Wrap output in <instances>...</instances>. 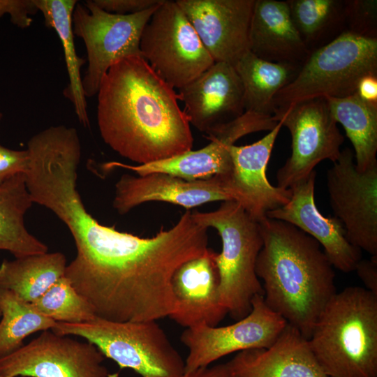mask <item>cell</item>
I'll return each instance as SVG.
<instances>
[{"label":"cell","mask_w":377,"mask_h":377,"mask_svg":"<svg viewBox=\"0 0 377 377\" xmlns=\"http://www.w3.org/2000/svg\"><path fill=\"white\" fill-rule=\"evenodd\" d=\"M40 205L68 228L76 248L65 276L93 307L96 317L114 322L158 320L175 308L171 279L184 262L208 249L207 228L186 211L178 222L143 238L101 224L85 209L77 178L50 184Z\"/></svg>","instance_id":"1"},{"label":"cell","mask_w":377,"mask_h":377,"mask_svg":"<svg viewBox=\"0 0 377 377\" xmlns=\"http://www.w3.org/2000/svg\"><path fill=\"white\" fill-rule=\"evenodd\" d=\"M96 95L101 138L121 156L142 165L191 150L193 138L178 93L142 57L111 66Z\"/></svg>","instance_id":"2"},{"label":"cell","mask_w":377,"mask_h":377,"mask_svg":"<svg viewBox=\"0 0 377 377\" xmlns=\"http://www.w3.org/2000/svg\"><path fill=\"white\" fill-rule=\"evenodd\" d=\"M263 244L256 273L267 306L309 339L313 327L337 293L335 274L320 244L287 222H259Z\"/></svg>","instance_id":"3"},{"label":"cell","mask_w":377,"mask_h":377,"mask_svg":"<svg viewBox=\"0 0 377 377\" xmlns=\"http://www.w3.org/2000/svg\"><path fill=\"white\" fill-rule=\"evenodd\" d=\"M308 341L327 377H377V295L359 286L337 292Z\"/></svg>","instance_id":"4"},{"label":"cell","mask_w":377,"mask_h":377,"mask_svg":"<svg viewBox=\"0 0 377 377\" xmlns=\"http://www.w3.org/2000/svg\"><path fill=\"white\" fill-rule=\"evenodd\" d=\"M194 221L218 232L221 252L215 255L220 279V297L228 314L235 320L251 310L253 298L263 295L256 273L258 256L263 240L259 223L235 200L223 201L209 212H191Z\"/></svg>","instance_id":"5"},{"label":"cell","mask_w":377,"mask_h":377,"mask_svg":"<svg viewBox=\"0 0 377 377\" xmlns=\"http://www.w3.org/2000/svg\"><path fill=\"white\" fill-rule=\"evenodd\" d=\"M51 330L83 338L121 369L140 377H179L185 372L184 360L156 320L114 322L96 317L84 323L57 322Z\"/></svg>","instance_id":"6"},{"label":"cell","mask_w":377,"mask_h":377,"mask_svg":"<svg viewBox=\"0 0 377 377\" xmlns=\"http://www.w3.org/2000/svg\"><path fill=\"white\" fill-rule=\"evenodd\" d=\"M377 76V38L343 31L313 50L297 75L274 96L275 108L316 98H343Z\"/></svg>","instance_id":"7"},{"label":"cell","mask_w":377,"mask_h":377,"mask_svg":"<svg viewBox=\"0 0 377 377\" xmlns=\"http://www.w3.org/2000/svg\"><path fill=\"white\" fill-rule=\"evenodd\" d=\"M140 50L154 72L181 89L215 61L176 1L163 0L144 27Z\"/></svg>","instance_id":"8"},{"label":"cell","mask_w":377,"mask_h":377,"mask_svg":"<svg viewBox=\"0 0 377 377\" xmlns=\"http://www.w3.org/2000/svg\"><path fill=\"white\" fill-rule=\"evenodd\" d=\"M159 5L134 14L119 15L103 10L92 0L77 3L72 22L74 35L82 39L87 50L88 66L82 77L86 98L97 94L103 77L114 64L126 57H142V30Z\"/></svg>","instance_id":"9"},{"label":"cell","mask_w":377,"mask_h":377,"mask_svg":"<svg viewBox=\"0 0 377 377\" xmlns=\"http://www.w3.org/2000/svg\"><path fill=\"white\" fill-rule=\"evenodd\" d=\"M276 121L290 131L292 153L276 173L277 186L290 188L306 178L324 160L335 162L344 137L325 98H316L275 108Z\"/></svg>","instance_id":"10"},{"label":"cell","mask_w":377,"mask_h":377,"mask_svg":"<svg viewBox=\"0 0 377 377\" xmlns=\"http://www.w3.org/2000/svg\"><path fill=\"white\" fill-rule=\"evenodd\" d=\"M334 216L343 224L347 240L377 256V165L360 172L354 152L346 147L327 172Z\"/></svg>","instance_id":"11"},{"label":"cell","mask_w":377,"mask_h":377,"mask_svg":"<svg viewBox=\"0 0 377 377\" xmlns=\"http://www.w3.org/2000/svg\"><path fill=\"white\" fill-rule=\"evenodd\" d=\"M251 306L245 317L233 324L186 328L180 338L188 350L185 371L209 367L232 353L269 347L288 323L267 306L263 295H256Z\"/></svg>","instance_id":"12"},{"label":"cell","mask_w":377,"mask_h":377,"mask_svg":"<svg viewBox=\"0 0 377 377\" xmlns=\"http://www.w3.org/2000/svg\"><path fill=\"white\" fill-rule=\"evenodd\" d=\"M105 356L93 343L52 330L14 353L0 357L3 377H117L103 364Z\"/></svg>","instance_id":"13"},{"label":"cell","mask_w":377,"mask_h":377,"mask_svg":"<svg viewBox=\"0 0 377 377\" xmlns=\"http://www.w3.org/2000/svg\"><path fill=\"white\" fill-rule=\"evenodd\" d=\"M278 124L274 116L250 112L221 126L207 136L210 142L198 150H189L163 160L131 165L112 161L103 165L106 170L116 168L134 171L138 175L165 173L186 180L206 179L228 175L232 169L230 147L242 137L261 131H272Z\"/></svg>","instance_id":"14"},{"label":"cell","mask_w":377,"mask_h":377,"mask_svg":"<svg viewBox=\"0 0 377 377\" xmlns=\"http://www.w3.org/2000/svg\"><path fill=\"white\" fill-rule=\"evenodd\" d=\"M215 62L234 66L249 51L255 0H177Z\"/></svg>","instance_id":"15"},{"label":"cell","mask_w":377,"mask_h":377,"mask_svg":"<svg viewBox=\"0 0 377 377\" xmlns=\"http://www.w3.org/2000/svg\"><path fill=\"white\" fill-rule=\"evenodd\" d=\"M281 127L279 121L258 141L230 147L232 169L225 176L228 190L232 200L258 222L265 218L268 212L286 205L291 197L290 188L272 185L266 175L271 153Z\"/></svg>","instance_id":"16"},{"label":"cell","mask_w":377,"mask_h":377,"mask_svg":"<svg viewBox=\"0 0 377 377\" xmlns=\"http://www.w3.org/2000/svg\"><path fill=\"white\" fill-rule=\"evenodd\" d=\"M178 90L189 124L206 137L245 112L242 82L227 63L215 62Z\"/></svg>","instance_id":"17"},{"label":"cell","mask_w":377,"mask_h":377,"mask_svg":"<svg viewBox=\"0 0 377 377\" xmlns=\"http://www.w3.org/2000/svg\"><path fill=\"white\" fill-rule=\"evenodd\" d=\"M219 200H232L225 175L186 180L159 172L138 176L124 174L115 184L112 205L123 215L151 201L166 202L190 209Z\"/></svg>","instance_id":"18"},{"label":"cell","mask_w":377,"mask_h":377,"mask_svg":"<svg viewBox=\"0 0 377 377\" xmlns=\"http://www.w3.org/2000/svg\"><path fill=\"white\" fill-rule=\"evenodd\" d=\"M216 252L208 248L175 271L171 287L175 308L169 318L186 328L218 326L228 311L221 303Z\"/></svg>","instance_id":"19"},{"label":"cell","mask_w":377,"mask_h":377,"mask_svg":"<svg viewBox=\"0 0 377 377\" xmlns=\"http://www.w3.org/2000/svg\"><path fill=\"white\" fill-rule=\"evenodd\" d=\"M316 177L313 170L290 187L289 202L268 212L266 216L287 222L310 235L320 244L333 267L345 273L353 272L362 259L361 250L347 240L343 224L337 218L325 217L317 208Z\"/></svg>","instance_id":"20"},{"label":"cell","mask_w":377,"mask_h":377,"mask_svg":"<svg viewBox=\"0 0 377 377\" xmlns=\"http://www.w3.org/2000/svg\"><path fill=\"white\" fill-rule=\"evenodd\" d=\"M226 364L232 377H327L308 339L289 324L269 347L239 351Z\"/></svg>","instance_id":"21"},{"label":"cell","mask_w":377,"mask_h":377,"mask_svg":"<svg viewBox=\"0 0 377 377\" xmlns=\"http://www.w3.org/2000/svg\"><path fill=\"white\" fill-rule=\"evenodd\" d=\"M249 51L260 59L302 66L311 51L291 19L286 1L255 0Z\"/></svg>","instance_id":"22"},{"label":"cell","mask_w":377,"mask_h":377,"mask_svg":"<svg viewBox=\"0 0 377 377\" xmlns=\"http://www.w3.org/2000/svg\"><path fill=\"white\" fill-rule=\"evenodd\" d=\"M33 203L24 174L0 186V251H8L15 258L48 252L47 246L25 226L24 216Z\"/></svg>","instance_id":"23"},{"label":"cell","mask_w":377,"mask_h":377,"mask_svg":"<svg viewBox=\"0 0 377 377\" xmlns=\"http://www.w3.org/2000/svg\"><path fill=\"white\" fill-rule=\"evenodd\" d=\"M244 89V111L273 116L276 94L297 75L300 66L271 62L250 51L233 66Z\"/></svg>","instance_id":"24"},{"label":"cell","mask_w":377,"mask_h":377,"mask_svg":"<svg viewBox=\"0 0 377 377\" xmlns=\"http://www.w3.org/2000/svg\"><path fill=\"white\" fill-rule=\"evenodd\" d=\"M36 6L45 19V24L56 31L63 47L68 84L64 96L73 105L75 114L84 126H89L86 97L84 94L81 67L87 61L76 52L72 17L76 0H34Z\"/></svg>","instance_id":"25"},{"label":"cell","mask_w":377,"mask_h":377,"mask_svg":"<svg viewBox=\"0 0 377 377\" xmlns=\"http://www.w3.org/2000/svg\"><path fill=\"white\" fill-rule=\"evenodd\" d=\"M330 112L343 127L354 149L356 168L364 172L377 165V103L355 93L343 98H325Z\"/></svg>","instance_id":"26"},{"label":"cell","mask_w":377,"mask_h":377,"mask_svg":"<svg viewBox=\"0 0 377 377\" xmlns=\"http://www.w3.org/2000/svg\"><path fill=\"white\" fill-rule=\"evenodd\" d=\"M66 266V256L61 252L3 260L0 265V288L33 303L65 275Z\"/></svg>","instance_id":"27"},{"label":"cell","mask_w":377,"mask_h":377,"mask_svg":"<svg viewBox=\"0 0 377 377\" xmlns=\"http://www.w3.org/2000/svg\"><path fill=\"white\" fill-rule=\"evenodd\" d=\"M291 19L312 52L344 31L345 1L288 0Z\"/></svg>","instance_id":"28"},{"label":"cell","mask_w":377,"mask_h":377,"mask_svg":"<svg viewBox=\"0 0 377 377\" xmlns=\"http://www.w3.org/2000/svg\"><path fill=\"white\" fill-rule=\"evenodd\" d=\"M0 357L24 346L28 336L52 330L57 322L40 313L32 303L15 293L0 288Z\"/></svg>","instance_id":"29"},{"label":"cell","mask_w":377,"mask_h":377,"mask_svg":"<svg viewBox=\"0 0 377 377\" xmlns=\"http://www.w3.org/2000/svg\"><path fill=\"white\" fill-rule=\"evenodd\" d=\"M32 304L40 313L57 323H84L96 317L91 305L75 290L65 276Z\"/></svg>","instance_id":"30"},{"label":"cell","mask_w":377,"mask_h":377,"mask_svg":"<svg viewBox=\"0 0 377 377\" xmlns=\"http://www.w3.org/2000/svg\"><path fill=\"white\" fill-rule=\"evenodd\" d=\"M344 31L367 38H377V1H345Z\"/></svg>","instance_id":"31"},{"label":"cell","mask_w":377,"mask_h":377,"mask_svg":"<svg viewBox=\"0 0 377 377\" xmlns=\"http://www.w3.org/2000/svg\"><path fill=\"white\" fill-rule=\"evenodd\" d=\"M29 165L27 149L14 150L0 145V186L17 175H25Z\"/></svg>","instance_id":"32"},{"label":"cell","mask_w":377,"mask_h":377,"mask_svg":"<svg viewBox=\"0 0 377 377\" xmlns=\"http://www.w3.org/2000/svg\"><path fill=\"white\" fill-rule=\"evenodd\" d=\"M38 11L34 0H0V19L8 15L12 24L20 29L30 27L31 15Z\"/></svg>","instance_id":"33"},{"label":"cell","mask_w":377,"mask_h":377,"mask_svg":"<svg viewBox=\"0 0 377 377\" xmlns=\"http://www.w3.org/2000/svg\"><path fill=\"white\" fill-rule=\"evenodd\" d=\"M103 10L119 15L134 14L159 5L163 0H92Z\"/></svg>","instance_id":"34"},{"label":"cell","mask_w":377,"mask_h":377,"mask_svg":"<svg viewBox=\"0 0 377 377\" xmlns=\"http://www.w3.org/2000/svg\"><path fill=\"white\" fill-rule=\"evenodd\" d=\"M354 271L365 285V288L377 295V256H371L369 260L361 259Z\"/></svg>","instance_id":"35"},{"label":"cell","mask_w":377,"mask_h":377,"mask_svg":"<svg viewBox=\"0 0 377 377\" xmlns=\"http://www.w3.org/2000/svg\"><path fill=\"white\" fill-rule=\"evenodd\" d=\"M179 377H232L226 363L185 371Z\"/></svg>","instance_id":"36"},{"label":"cell","mask_w":377,"mask_h":377,"mask_svg":"<svg viewBox=\"0 0 377 377\" xmlns=\"http://www.w3.org/2000/svg\"><path fill=\"white\" fill-rule=\"evenodd\" d=\"M357 94L363 100L377 103V76H367L359 82Z\"/></svg>","instance_id":"37"},{"label":"cell","mask_w":377,"mask_h":377,"mask_svg":"<svg viewBox=\"0 0 377 377\" xmlns=\"http://www.w3.org/2000/svg\"><path fill=\"white\" fill-rule=\"evenodd\" d=\"M2 118H3V114L0 112V121L1 120Z\"/></svg>","instance_id":"38"},{"label":"cell","mask_w":377,"mask_h":377,"mask_svg":"<svg viewBox=\"0 0 377 377\" xmlns=\"http://www.w3.org/2000/svg\"><path fill=\"white\" fill-rule=\"evenodd\" d=\"M0 318H1V311H0Z\"/></svg>","instance_id":"39"},{"label":"cell","mask_w":377,"mask_h":377,"mask_svg":"<svg viewBox=\"0 0 377 377\" xmlns=\"http://www.w3.org/2000/svg\"><path fill=\"white\" fill-rule=\"evenodd\" d=\"M0 377H3V376L0 375Z\"/></svg>","instance_id":"40"}]
</instances>
